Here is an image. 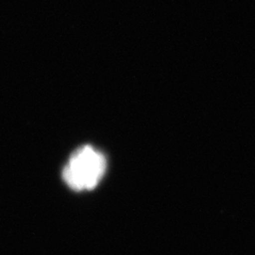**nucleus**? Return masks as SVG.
Here are the masks:
<instances>
[{
	"label": "nucleus",
	"instance_id": "1",
	"mask_svg": "<svg viewBox=\"0 0 255 255\" xmlns=\"http://www.w3.org/2000/svg\"><path fill=\"white\" fill-rule=\"evenodd\" d=\"M106 170L105 155L92 146H83L69 157L63 169V179L77 191L89 190L98 185Z\"/></svg>",
	"mask_w": 255,
	"mask_h": 255
}]
</instances>
